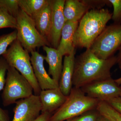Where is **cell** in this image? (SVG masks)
Wrapping results in <instances>:
<instances>
[{"mask_svg": "<svg viewBox=\"0 0 121 121\" xmlns=\"http://www.w3.org/2000/svg\"><path fill=\"white\" fill-rule=\"evenodd\" d=\"M30 53L34 74L41 90L59 88V83L50 76L44 68L45 56L35 51Z\"/></svg>", "mask_w": 121, "mask_h": 121, "instance_id": "11", "label": "cell"}, {"mask_svg": "<svg viewBox=\"0 0 121 121\" xmlns=\"http://www.w3.org/2000/svg\"><path fill=\"white\" fill-rule=\"evenodd\" d=\"M105 102L121 114V97L113 98Z\"/></svg>", "mask_w": 121, "mask_h": 121, "instance_id": "27", "label": "cell"}, {"mask_svg": "<svg viewBox=\"0 0 121 121\" xmlns=\"http://www.w3.org/2000/svg\"><path fill=\"white\" fill-rule=\"evenodd\" d=\"M117 63L119 64L121 63V47L119 49V52L117 56Z\"/></svg>", "mask_w": 121, "mask_h": 121, "instance_id": "32", "label": "cell"}, {"mask_svg": "<svg viewBox=\"0 0 121 121\" xmlns=\"http://www.w3.org/2000/svg\"><path fill=\"white\" fill-rule=\"evenodd\" d=\"M12 121H33L40 115L42 107L39 95L30 97L16 102Z\"/></svg>", "mask_w": 121, "mask_h": 121, "instance_id": "9", "label": "cell"}, {"mask_svg": "<svg viewBox=\"0 0 121 121\" xmlns=\"http://www.w3.org/2000/svg\"><path fill=\"white\" fill-rule=\"evenodd\" d=\"M16 19L17 39L29 53L35 51L37 48L51 47L48 40L37 30L33 19L21 9Z\"/></svg>", "mask_w": 121, "mask_h": 121, "instance_id": "6", "label": "cell"}, {"mask_svg": "<svg viewBox=\"0 0 121 121\" xmlns=\"http://www.w3.org/2000/svg\"><path fill=\"white\" fill-rule=\"evenodd\" d=\"M52 11L49 3L32 19L36 27L43 37L48 42L51 25Z\"/></svg>", "mask_w": 121, "mask_h": 121, "instance_id": "17", "label": "cell"}, {"mask_svg": "<svg viewBox=\"0 0 121 121\" xmlns=\"http://www.w3.org/2000/svg\"><path fill=\"white\" fill-rule=\"evenodd\" d=\"M52 115L48 112L41 113L39 117L33 121H49Z\"/></svg>", "mask_w": 121, "mask_h": 121, "instance_id": "28", "label": "cell"}, {"mask_svg": "<svg viewBox=\"0 0 121 121\" xmlns=\"http://www.w3.org/2000/svg\"><path fill=\"white\" fill-rule=\"evenodd\" d=\"M75 52L64 56L62 70L59 82V89L66 96L69 95L73 86Z\"/></svg>", "mask_w": 121, "mask_h": 121, "instance_id": "14", "label": "cell"}, {"mask_svg": "<svg viewBox=\"0 0 121 121\" xmlns=\"http://www.w3.org/2000/svg\"><path fill=\"white\" fill-rule=\"evenodd\" d=\"M119 68L121 72V63L119 64ZM115 81L117 84L121 88V76L120 78L115 79Z\"/></svg>", "mask_w": 121, "mask_h": 121, "instance_id": "31", "label": "cell"}, {"mask_svg": "<svg viewBox=\"0 0 121 121\" xmlns=\"http://www.w3.org/2000/svg\"><path fill=\"white\" fill-rule=\"evenodd\" d=\"M39 96L42 107L41 113L52 114L64 104L67 97L59 88L41 90Z\"/></svg>", "mask_w": 121, "mask_h": 121, "instance_id": "12", "label": "cell"}, {"mask_svg": "<svg viewBox=\"0 0 121 121\" xmlns=\"http://www.w3.org/2000/svg\"><path fill=\"white\" fill-rule=\"evenodd\" d=\"M17 31L15 30L8 34L0 36V56L7 51L9 45L17 39Z\"/></svg>", "mask_w": 121, "mask_h": 121, "instance_id": "22", "label": "cell"}, {"mask_svg": "<svg viewBox=\"0 0 121 121\" xmlns=\"http://www.w3.org/2000/svg\"><path fill=\"white\" fill-rule=\"evenodd\" d=\"M111 121L110 120H109L108 118H106L104 117V116H102V115H101L100 114H99V116L98 117L97 119V121Z\"/></svg>", "mask_w": 121, "mask_h": 121, "instance_id": "30", "label": "cell"}, {"mask_svg": "<svg viewBox=\"0 0 121 121\" xmlns=\"http://www.w3.org/2000/svg\"><path fill=\"white\" fill-rule=\"evenodd\" d=\"M17 27L16 19L0 8V29L7 28L16 29Z\"/></svg>", "mask_w": 121, "mask_h": 121, "instance_id": "20", "label": "cell"}, {"mask_svg": "<svg viewBox=\"0 0 121 121\" xmlns=\"http://www.w3.org/2000/svg\"><path fill=\"white\" fill-rule=\"evenodd\" d=\"M85 3L90 8V10L92 9H103L106 4H110L108 0H84Z\"/></svg>", "mask_w": 121, "mask_h": 121, "instance_id": "26", "label": "cell"}, {"mask_svg": "<svg viewBox=\"0 0 121 121\" xmlns=\"http://www.w3.org/2000/svg\"><path fill=\"white\" fill-rule=\"evenodd\" d=\"M65 0H50L51 8V25L48 43L52 47L57 49L61 32L66 23L63 14Z\"/></svg>", "mask_w": 121, "mask_h": 121, "instance_id": "10", "label": "cell"}, {"mask_svg": "<svg viewBox=\"0 0 121 121\" xmlns=\"http://www.w3.org/2000/svg\"><path fill=\"white\" fill-rule=\"evenodd\" d=\"M80 89L87 96L99 101H105L121 94V88L112 78L91 83Z\"/></svg>", "mask_w": 121, "mask_h": 121, "instance_id": "8", "label": "cell"}, {"mask_svg": "<svg viewBox=\"0 0 121 121\" xmlns=\"http://www.w3.org/2000/svg\"><path fill=\"white\" fill-rule=\"evenodd\" d=\"M0 121H9L8 113L7 110L0 107Z\"/></svg>", "mask_w": 121, "mask_h": 121, "instance_id": "29", "label": "cell"}, {"mask_svg": "<svg viewBox=\"0 0 121 121\" xmlns=\"http://www.w3.org/2000/svg\"><path fill=\"white\" fill-rule=\"evenodd\" d=\"M121 47V24H113L106 26L89 49L98 58L106 60Z\"/></svg>", "mask_w": 121, "mask_h": 121, "instance_id": "7", "label": "cell"}, {"mask_svg": "<svg viewBox=\"0 0 121 121\" xmlns=\"http://www.w3.org/2000/svg\"><path fill=\"white\" fill-rule=\"evenodd\" d=\"M46 53L45 60L49 66L48 74L59 83L62 70L63 56L57 49L48 46L43 47Z\"/></svg>", "mask_w": 121, "mask_h": 121, "instance_id": "15", "label": "cell"}, {"mask_svg": "<svg viewBox=\"0 0 121 121\" xmlns=\"http://www.w3.org/2000/svg\"><path fill=\"white\" fill-rule=\"evenodd\" d=\"M79 22L66 21L62 32L59 44L57 49L63 56L75 52L74 40Z\"/></svg>", "mask_w": 121, "mask_h": 121, "instance_id": "13", "label": "cell"}, {"mask_svg": "<svg viewBox=\"0 0 121 121\" xmlns=\"http://www.w3.org/2000/svg\"><path fill=\"white\" fill-rule=\"evenodd\" d=\"M117 63V56L102 59L86 49L75 58L73 86L80 88L91 83L111 78V70Z\"/></svg>", "mask_w": 121, "mask_h": 121, "instance_id": "1", "label": "cell"}, {"mask_svg": "<svg viewBox=\"0 0 121 121\" xmlns=\"http://www.w3.org/2000/svg\"><path fill=\"white\" fill-rule=\"evenodd\" d=\"M90 8L83 0H66L63 14L66 22H79Z\"/></svg>", "mask_w": 121, "mask_h": 121, "instance_id": "16", "label": "cell"}, {"mask_svg": "<svg viewBox=\"0 0 121 121\" xmlns=\"http://www.w3.org/2000/svg\"><path fill=\"white\" fill-rule=\"evenodd\" d=\"M33 89L28 80L14 68L9 65L3 90V105L7 106L33 95Z\"/></svg>", "mask_w": 121, "mask_h": 121, "instance_id": "5", "label": "cell"}, {"mask_svg": "<svg viewBox=\"0 0 121 121\" xmlns=\"http://www.w3.org/2000/svg\"><path fill=\"white\" fill-rule=\"evenodd\" d=\"M112 13L104 8L89 10L79 22L74 38L75 47L89 49L112 18Z\"/></svg>", "mask_w": 121, "mask_h": 121, "instance_id": "2", "label": "cell"}, {"mask_svg": "<svg viewBox=\"0 0 121 121\" xmlns=\"http://www.w3.org/2000/svg\"><path fill=\"white\" fill-rule=\"evenodd\" d=\"M69 121V120H67V121Z\"/></svg>", "mask_w": 121, "mask_h": 121, "instance_id": "33", "label": "cell"}, {"mask_svg": "<svg viewBox=\"0 0 121 121\" xmlns=\"http://www.w3.org/2000/svg\"><path fill=\"white\" fill-rule=\"evenodd\" d=\"M0 8L16 18L20 9L19 0H0Z\"/></svg>", "mask_w": 121, "mask_h": 121, "instance_id": "21", "label": "cell"}, {"mask_svg": "<svg viewBox=\"0 0 121 121\" xmlns=\"http://www.w3.org/2000/svg\"><path fill=\"white\" fill-rule=\"evenodd\" d=\"M50 0H19L20 9L33 18L49 3Z\"/></svg>", "mask_w": 121, "mask_h": 121, "instance_id": "18", "label": "cell"}, {"mask_svg": "<svg viewBox=\"0 0 121 121\" xmlns=\"http://www.w3.org/2000/svg\"><path fill=\"white\" fill-rule=\"evenodd\" d=\"M100 101L86 95L80 88L73 87L66 101L52 115L49 121H65L96 109Z\"/></svg>", "mask_w": 121, "mask_h": 121, "instance_id": "3", "label": "cell"}, {"mask_svg": "<svg viewBox=\"0 0 121 121\" xmlns=\"http://www.w3.org/2000/svg\"><path fill=\"white\" fill-rule=\"evenodd\" d=\"M99 114L97 109H94L69 120L70 121H96Z\"/></svg>", "mask_w": 121, "mask_h": 121, "instance_id": "24", "label": "cell"}, {"mask_svg": "<svg viewBox=\"0 0 121 121\" xmlns=\"http://www.w3.org/2000/svg\"><path fill=\"white\" fill-rule=\"evenodd\" d=\"M110 4L112 5L113 11L112 19L114 24H121V0H108Z\"/></svg>", "mask_w": 121, "mask_h": 121, "instance_id": "23", "label": "cell"}, {"mask_svg": "<svg viewBox=\"0 0 121 121\" xmlns=\"http://www.w3.org/2000/svg\"><path fill=\"white\" fill-rule=\"evenodd\" d=\"M2 56L9 66L16 69L29 82L33 88L34 95H39L41 90L35 77L31 56L17 39Z\"/></svg>", "mask_w": 121, "mask_h": 121, "instance_id": "4", "label": "cell"}, {"mask_svg": "<svg viewBox=\"0 0 121 121\" xmlns=\"http://www.w3.org/2000/svg\"><path fill=\"white\" fill-rule=\"evenodd\" d=\"M120 97H121V95H120Z\"/></svg>", "mask_w": 121, "mask_h": 121, "instance_id": "34", "label": "cell"}, {"mask_svg": "<svg viewBox=\"0 0 121 121\" xmlns=\"http://www.w3.org/2000/svg\"><path fill=\"white\" fill-rule=\"evenodd\" d=\"M9 65L3 57L0 58V92L3 90L6 82V74Z\"/></svg>", "mask_w": 121, "mask_h": 121, "instance_id": "25", "label": "cell"}, {"mask_svg": "<svg viewBox=\"0 0 121 121\" xmlns=\"http://www.w3.org/2000/svg\"><path fill=\"white\" fill-rule=\"evenodd\" d=\"M99 113L111 121H121V114L106 102L100 101L96 108Z\"/></svg>", "mask_w": 121, "mask_h": 121, "instance_id": "19", "label": "cell"}]
</instances>
